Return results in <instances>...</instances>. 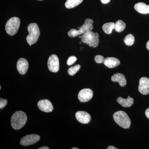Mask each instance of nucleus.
I'll return each instance as SVG.
<instances>
[{
	"label": "nucleus",
	"mask_w": 149,
	"mask_h": 149,
	"mask_svg": "<svg viewBox=\"0 0 149 149\" xmlns=\"http://www.w3.org/2000/svg\"><path fill=\"white\" fill-rule=\"evenodd\" d=\"M112 81L115 82H118L120 86L125 87L126 85V80L125 76L121 73H116L112 75L111 77Z\"/></svg>",
	"instance_id": "2eb2a0df"
},
{
	"label": "nucleus",
	"mask_w": 149,
	"mask_h": 149,
	"mask_svg": "<svg viewBox=\"0 0 149 149\" xmlns=\"http://www.w3.org/2000/svg\"><path fill=\"white\" fill-rule=\"evenodd\" d=\"M80 68V65H76L75 66L70 68L68 70V74L71 76L74 75L79 70Z\"/></svg>",
	"instance_id": "4be33fe9"
},
{
	"label": "nucleus",
	"mask_w": 149,
	"mask_h": 149,
	"mask_svg": "<svg viewBox=\"0 0 149 149\" xmlns=\"http://www.w3.org/2000/svg\"><path fill=\"white\" fill-rule=\"evenodd\" d=\"M77 58L74 56H71L69 57L67 61V65H71L76 62Z\"/></svg>",
	"instance_id": "b1692460"
},
{
	"label": "nucleus",
	"mask_w": 149,
	"mask_h": 149,
	"mask_svg": "<svg viewBox=\"0 0 149 149\" xmlns=\"http://www.w3.org/2000/svg\"><path fill=\"white\" fill-rule=\"evenodd\" d=\"M39 1H43V0H39Z\"/></svg>",
	"instance_id": "473e14b6"
},
{
	"label": "nucleus",
	"mask_w": 149,
	"mask_h": 149,
	"mask_svg": "<svg viewBox=\"0 0 149 149\" xmlns=\"http://www.w3.org/2000/svg\"><path fill=\"white\" fill-rule=\"evenodd\" d=\"M40 136L37 134H30L21 139L20 143L22 146H28L37 143L40 140Z\"/></svg>",
	"instance_id": "1a4fd4ad"
},
{
	"label": "nucleus",
	"mask_w": 149,
	"mask_h": 149,
	"mask_svg": "<svg viewBox=\"0 0 149 149\" xmlns=\"http://www.w3.org/2000/svg\"><path fill=\"white\" fill-rule=\"evenodd\" d=\"M115 29V24L113 22H109L103 25L102 29L105 33L107 34H111L112 30Z\"/></svg>",
	"instance_id": "a211bd4d"
},
{
	"label": "nucleus",
	"mask_w": 149,
	"mask_h": 149,
	"mask_svg": "<svg viewBox=\"0 0 149 149\" xmlns=\"http://www.w3.org/2000/svg\"><path fill=\"white\" fill-rule=\"evenodd\" d=\"M39 149H49V148L47 146H43L39 148Z\"/></svg>",
	"instance_id": "c85d7f7f"
},
{
	"label": "nucleus",
	"mask_w": 149,
	"mask_h": 149,
	"mask_svg": "<svg viewBox=\"0 0 149 149\" xmlns=\"http://www.w3.org/2000/svg\"><path fill=\"white\" fill-rule=\"evenodd\" d=\"M37 105L40 110L45 112H50L53 109L52 104L47 100H41L38 102Z\"/></svg>",
	"instance_id": "ddd939ff"
},
{
	"label": "nucleus",
	"mask_w": 149,
	"mask_h": 149,
	"mask_svg": "<svg viewBox=\"0 0 149 149\" xmlns=\"http://www.w3.org/2000/svg\"><path fill=\"white\" fill-rule=\"evenodd\" d=\"M83 0H67L65 3V6L67 8H73L80 4Z\"/></svg>",
	"instance_id": "6ab92c4d"
},
{
	"label": "nucleus",
	"mask_w": 149,
	"mask_h": 149,
	"mask_svg": "<svg viewBox=\"0 0 149 149\" xmlns=\"http://www.w3.org/2000/svg\"><path fill=\"white\" fill-rule=\"evenodd\" d=\"M113 118L115 122L121 128L127 129L130 127L131 121L125 112L122 111H116L113 115Z\"/></svg>",
	"instance_id": "7ed1b4c3"
},
{
	"label": "nucleus",
	"mask_w": 149,
	"mask_h": 149,
	"mask_svg": "<svg viewBox=\"0 0 149 149\" xmlns=\"http://www.w3.org/2000/svg\"><path fill=\"white\" fill-rule=\"evenodd\" d=\"M72 149H78V148H72Z\"/></svg>",
	"instance_id": "7c9ffc66"
},
{
	"label": "nucleus",
	"mask_w": 149,
	"mask_h": 149,
	"mask_svg": "<svg viewBox=\"0 0 149 149\" xmlns=\"http://www.w3.org/2000/svg\"><path fill=\"white\" fill-rule=\"evenodd\" d=\"M27 116L24 112H15L11 118V125L15 130H19L24 126L27 122Z\"/></svg>",
	"instance_id": "f257e3e1"
},
{
	"label": "nucleus",
	"mask_w": 149,
	"mask_h": 149,
	"mask_svg": "<svg viewBox=\"0 0 149 149\" xmlns=\"http://www.w3.org/2000/svg\"><path fill=\"white\" fill-rule=\"evenodd\" d=\"M139 91L142 95H147L149 94V78L141 77L139 80Z\"/></svg>",
	"instance_id": "9d476101"
},
{
	"label": "nucleus",
	"mask_w": 149,
	"mask_h": 149,
	"mask_svg": "<svg viewBox=\"0 0 149 149\" xmlns=\"http://www.w3.org/2000/svg\"><path fill=\"white\" fill-rule=\"evenodd\" d=\"M134 101V99L131 97L124 99L121 97H119L117 99V102L124 107H131L133 104Z\"/></svg>",
	"instance_id": "f3484780"
},
{
	"label": "nucleus",
	"mask_w": 149,
	"mask_h": 149,
	"mask_svg": "<svg viewBox=\"0 0 149 149\" xmlns=\"http://www.w3.org/2000/svg\"><path fill=\"white\" fill-rule=\"evenodd\" d=\"M146 48L147 49H148V50L149 51V41H148L146 45Z\"/></svg>",
	"instance_id": "c756f323"
},
{
	"label": "nucleus",
	"mask_w": 149,
	"mask_h": 149,
	"mask_svg": "<svg viewBox=\"0 0 149 149\" xmlns=\"http://www.w3.org/2000/svg\"><path fill=\"white\" fill-rule=\"evenodd\" d=\"M104 63L109 68H113L118 66L120 64V61L116 58L107 57L105 59Z\"/></svg>",
	"instance_id": "4468645a"
},
{
	"label": "nucleus",
	"mask_w": 149,
	"mask_h": 149,
	"mask_svg": "<svg viewBox=\"0 0 149 149\" xmlns=\"http://www.w3.org/2000/svg\"><path fill=\"white\" fill-rule=\"evenodd\" d=\"M145 114H146V117L149 119V108L146 110V111H145Z\"/></svg>",
	"instance_id": "a878e982"
},
{
	"label": "nucleus",
	"mask_w": 149,
	"mask_h": 149,
	"mask_svg": "<svg viewBox=\"0 0 149 149\" xmlns=\"http://www.w3.org/2000/svg\"><path fill=\"white\" fill-rule=\"evenodd\" d=\"M20 20L17 17H11L8 19L6 23V32L8 35L13 36L17 33L19 29Z\"/></svg>",
	"instance_id": "423d86ee"
},
{
	"label": "nucleus",
	"mask_w": 149,
	"mask_h": 149,
	"mask_svg": "<svg viewBox=\"0 0 149 149\" xmlns=\"http://www.w3.org/2000/svg\"><path fill=\"white\" fill-rule=\"evenodd\" d=\"M126 27V24L122 20H118L115 23L116 31L117 32H122L125 29Z\"/></svg>",
	"instance_id": "aec40b11"
},
{
	"label": "nucleus",
	"mask_w": 149,
	"mask_h": 149,
	"mask_svg": "<svg viewBox=\"0 0 149 149\" xmlns=\"http://www.w3.org/2000/svg\"><path fill=\"white\" fill-rule=\"evenodd\" d=\"M134 8L139 13L143 14L149 13V6L145 3H137L134 6Z\"/></svg>",
	"instance_id": "dca6fc26"
},
{
	"label": "nucleus",
	"mask_w": 149,
	"mask_h": 149,
	"mask_svg": "<svg viewBox=\"0 0 149 149\" xmlns=\"http://www.w3.org/2000/svg\"><path fill=\"white\" fill-rule=\"evenodd\" d=\"M135 42V37L132 34H129L125 37L124 40V42L127 46L133 45Z\"/></svg>",
	"instance_id": "412c9836"
},
{
	"label": "nucleus",
	"mask_w": 149,
	"mask_h": 149,
	"mask_svg": "<svg viewBox=\"0 0 149 149\" xmlns=\"http://www.w3.org/2000/svg\"><path fill=\"white\" fill-rule=\"evenodd\" d=\"M29 67V63L26 59L19 58L17 64V68L18 72L21 74H24L26 73Z\"/></svg>",
	"instance_id": "f8f14e48"
},
{
	"label": "nucleus",
	"mask_w": 149,
	"mask_h": 149,
	"mask_svg": "<svg viewBox=\"0 0 149 149\" xmlns=\"http://www.w3.org/2000/svg\"><path fill=\"white\" fill-rule=\"evenodd\" d=\"M93 20L91 19H85L84 24L80 27L78 30L72 29H70L68 34L70 37H74L78 35H83L86 32L91 31L93 28Z\"/></svg>",
	"instance_id": "f03ea898"
},
{
	"label": "nucleus",
	"mask_w": 149,
	"mask_h": 149,
	"mask_svg": "<svg viewBox=\"0 0 149 149\" xmlns=\"http://www.w3.org/2000/svg\"><path fill=\"white\" fill-rule=\"evenodd\" d=\"M7 102V100H4L1 98L0 99V109H2L6 105Z\"/></svg>",
	"instance_id": "393cba45"
},
{
	"label": "nucleus",
	"mask_w": 149,
	"mask_h": 149,
	"mask_svg": "<svg viewBox=\"0 0 149 149\" xmlns=\"http://www.w3.org/2000/svg\"><path fill=\"white\" fill-rule=\"evenodd\" d=\"M93 91L89 88L81 90L78 94V98L81 102H86L90 101L93 97Z\"/></svg>",
	"instance_id": "6e6552de"
},
{
	"label": "nucleus",
	"mask_w": 149,
	"mask_h": 149,
	"mask_svg": "<svg viewBox=\"0 0 149 149\" xmlns=\"http://www.w3.org/2000/svg\"><path fill=\"white\" fill-rule=\"evenodd\" d=\"M107 149H118V148L113 146H109L108 147Z\"/></svg>",
	"instance_id": "cd10ccee"
},
{
	"label": "nucleus",
	"mask_w": 149,
	"mask_h": 149,
	"mask_svg": "<svg viewBox=\"0 0 149 149\" xmlns=\"http://www.w3.org/2000/svg\"><path fill=\"white\" fill-rule=\"evenodd\" d=\"M27 29L29 35L26 37V40L29 46H31L38 41L40 36V30L37 24L35 23L29 24Z\"/></svg>",
	"instance_id": "20e7f679"
},
{
	"label": "nucleus",
	"mask_w": 149,
	"mask_h": 149,
	"mask_svg": "<svg viewBox=\"0 0 149 149\" xmlns=\"http://www.w3.org/2000/svg\"><path fill=\"white\" fill-rule=\"evenodd\" d=\"M102 3L103 4H107L109 3L110 0H101Z\"/></svg>",
	"instance_id": "bb28decb"
},
{
	"label": "nucleus",
	"mask_w": 149,
	"mask_h": 149,
	"mask_svg": "<svg viewBox=\"0 0 149 149\" xmlns=\"http://www.w3.org/2000/svg\"><path fill=\"white\" fill-rule=\"evenodd\" d=\"M105 59L103 56L101 55H97L95 57V61L98 63H104Z\"/></svg>",
	"instance_id": "5701e85b"
},
{
	"label": "nucleus",
	"mask_w": 149,
	"mask_h": 149,
	"mask_svg": "<svg viewBox=\"0 0 149 149\" xmlns=\"http://www.w3.org/2000/svg\"><path fill=\"white\" fill-rule=\"evenodd\" d=\"M49 70L53 72H57L59 69V62L58 57L55 54L52 55L48 61Z\"/></svg>",
	"instance_id": "0eeeda50"
},
{
	"label": "nucleus",
	"mask_w": 149,
	"mask_h": 149,
	"mask_svg": "<svg viewBox=\"0 0 149 149\" xmlns=\"http://www.w3.org/2000/svg\"><path fill=\"white\" fill-rule=\"evenodd\" d=\"M1 86H0V90H1Z\"/></svg>",
	"instance_id": "2f4dec72"
},
{
	"label": "nucleus",
	"mask_w": 149,
	"mask_h": 149,
	"mask_svg": "<svg viewBox=\"0 0 149 149\" xmlns=\"http://www.w3.org/2000/svg\"><path fill=\"white\" fill-rule=\"evenodd\" d=\"M75 117L79 122L83 124H87L91 121L90 114L85 111H78L75 113Z\"/></svg>",
	"instance_id": "9b49d317"
},
{
	"label": "nucleus",
	"mask_w": 149,
	"mask_h": 149,
	"mask_svg": "<svg viewBox=\"0 0 149 149\" xmlns=\"http://www.w3.org/2000/svg\"><path fill=\"white\" fill-rule=\"evenodd\" d=\"M99 35L98 33L91 31L86 32L81 36V41L85 43L90 47L95 48L97 47L99 43Z\"/></svg>",
	"instance_id": "39448f33"
}]
</instances>
